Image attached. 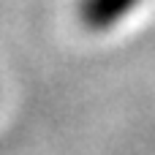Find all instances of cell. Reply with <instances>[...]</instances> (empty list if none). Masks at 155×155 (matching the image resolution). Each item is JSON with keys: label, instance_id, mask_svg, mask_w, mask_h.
<instances>
[{"label": "cell", "instance_id": "obj_1", "mask_svg": "<svg viewBox=\"0 0 155 155\" xmlns=\"http://www.w3.org/2000/svg\"><path fill=\"white\" fill-rule=\"evenodd\" d=\"M144 0H79L76 16L84 30L90 33H106L123 25Z\"/></svg>", "mask_w": 155, "mask_h": 155}]
</instances>
